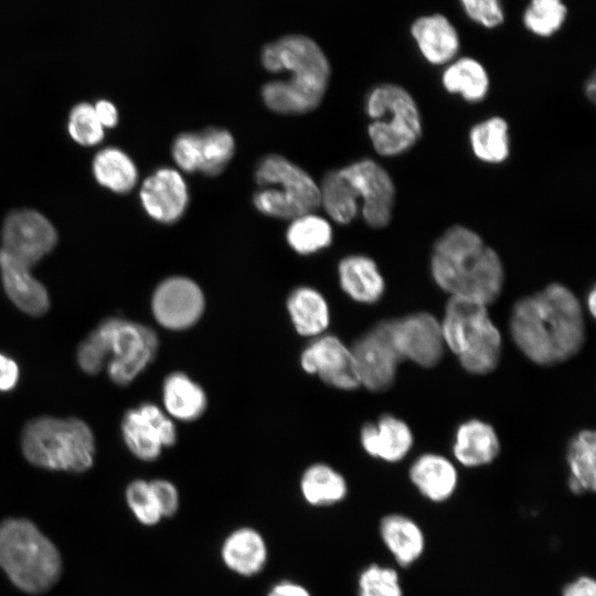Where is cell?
Instances as JSON below:
<instances>
[{"mask_svg": "<svg viewBox=\"0 0 596 596\" xmlns=\"http://www.w3.org/2000/svg\"><path fill=\"white\" fill-rule=\"evenodd\" d=\"M302 369L317 374L326 384L340 390H354L360 383L351 349L333 336L312 341L300 356Z\"/></svg>", "mask_w": 596, "mask_h": 596, "instance_id": "obj_17", "label": "cell"}, {"mask_svg": "<svg viewBox=\"0 0 596 596\" xmlns=\"http://www.w3.org/2000/svg\"><path fill=\"white\" fill-rule=\"evenodd\" d=\"M338 272L341 288L353 300L374 304L382 298L385 281L372 258L350 255L340 262Z\"/></svg>", "mask_w": 596, "mask_h": 596, "instance_id": "obj_25", "label": "cell"}, {"mask_svg": "<svg viewBox=\"0 0 596 596\" xmlns=\"http://www.w3.org/2000/svg\"><path fill=\"white\" fill-rule=\"evenodd\" d=\"M383 544L401 567L417 562L425 550L422 528L409 517L401 513L384 515L379 525Z\"/></svg>", "mask_w": 596, "mask_h": 596, "instance_id": "obj_23", "label": "cell"}, {"mask_svg": "<svg viewBox=\"0 0 596 596\" xmlns=\"http://www.w3.org/2000/svg\"><path fill=\"white\" fill-rule=\"evenodd\" d=\"M429 268L436 285L453 297L488 306L503 289L504 267L499 254L465 225H451L438 236Z\"/></svg>", "mask_w": 596, "mask_h": 596, "instance_id": "obj_2", "label": "cell"}, {"mask_svg": "<svg viewBox=\"0 0 596 596\" xmlns=\"http://www.w3.org/2000/svg\"><path fill=\"white\" fill-rule=\"evenodd\" d=\"M287 241L299 254L315 253L330 245L332 228L324 219L311 213L304 214L292 220Z\"/></svg>", "mask_w": 596, "mask_h": 596, "instance_id": "obj_35", "label": "cell"}, {"mask_svg": "<svg viewBox=\"0 0 596 596\" xmlns=\"http://www.w3.org/2000/svg\"><path fill=\"white\" fill-rule=\"evenodd\" d=\"M561 596H596V582L588 575H579L563 586Z\"/></svg>", "mask_w": 596, "mask_h": 596, "instance_id": "obj_42", "label": "cell"}, {"mask_svg": "<svg viewBox=\"0 0 596 596\" xmlns=\"http://www.w3.org/2000/svg\"><path fill=\"white\" fill-rule=\"evenodd\" d=\"M233 155L234 139L227 130L221 128L181 134L172 146V157L183 171H199L205 175L221 173Z\"/></svg>", "mask_w": 596, "mask_h": 596, "instance_id": "obj_13", "label": "cell"}, {"mask_svg": "<svg viewBox=\"0 0 596 596\" xmlns=\"http://www.w3.org/2000/svg\"><path fill=\"white\" fill-rule=\"evenodd\" d=\"M106 355L111 354L107 371L118 385L129 384L153 360L158 338L148 327L119 318H109L93 330Z\"/></svg>", "mask_w": 596, "mask_h": 596, "instance_id": "obj_9", "label": "cell"}, {"mask_svg": "<svg viewBox=\"0 0 596 596\" xmlns=\"http://www.w3.org/2000/svg\"><path fill=\"white\" fill-rule=\"evenodd\" d=\"M126 500L141 524L156 525L162 519L149 482L139 479L130 482L126 490Z\"/></svg>", "mask_w": 596, "mask_h": 596, "instance_id": "obj_39", "label": "cell"}, {"mask_svg": "<svg viewBox=\"0 0 596 596\" xmlns=\"http://www.w3.org/2000/svg\"><path fill=\"white\" fill-rule=\"evenodd\" d=\"M393 345L401 358L421 366H435L444 353L440 322L428 312L385 320Z\"/></svg>", "mask_w": 596, "mask_h": 596, "instance_id": "obj_12", "label": "cell"}, {"mask_svg": "<svg viewBox=\"0 0 596 596\" xmlns=\"http://www.w3.org/2000/svg\"><path fill=\"white\" fill-rule=\"evenodd\" d=\"M287 309L296 331L301 336H317L329 324L328 305L313 288H296L287 299Z\"/></svg>", "mask_w": 596, "mask_h": 596, "instance_id": "obj_31", "label": "cell"}, {"mask_svg": "<svg viewBox=\"0 0 596 596\" xmlns=\"http://www.w3.org/2000/svg\"><path fill=\"white\" fill-rule=\"evenodd\" d=\"M584 93H585L586 97L592 103H594L595 95H596V81H595V75L594 74H592L590 77L585 82Z\"/></svg>", "mask_w": 596, "mask_h": 596, "instance_id": "obj_46", "label": "cell"}, {"mask_svg": "<svg viewBox=\"0 0 596 596\" xmlns=\"http://www.w3.org/2000/svg\"><path fill=\"white\" fill-rule=\"evenodd\" d=\"M340 170L361 202L364 222L373 228L387 226L393 216L396 193L390 173L372 159L358 160Z\"/></svg>", "mask_w": 596, "mask_h": 596, "instance_id": "obj_10", "label": "cell"}, {"mask_svg": "<svg viewBox=\"0 0 596 596\" xmlns=\"http://www.w3.org/2000/svg\"><path fill=\"white\" fill-rule=\"evenodd\" d=\"M93 171L102 185L118 193L130 191L138 177L131 159L117 148L100 150L94 158Z\"/></svg>", "mask_w": 596, "mask_h": 596, "instance_id": "obj_34", "label": "cell"}, {"mask_svg": "<svg viewBox=\"0 0 596 596\" xmlns=\"http://www.w3.org/2000/svg\"><path fill=\"white\" fill-rule=\"evenodd\" d=\"M409 479L423 497L436 503L448 500L458 483L454 465L435 454L418 457L409 469Z\"/></svg>", "mask_w": 596, "mask_h": 596, "instance_id": "obj_24", "label": "cell"}, {"mask_svg": "<svg viewBox=\"0 0 596 596\" xmlns=\"http://www.w3.org/2000/svg\"><path fill=\"white\" fill-rule=\"evenodd\" d=\"M140 200L152 219L161 223H173L187 209V184L178 171L163 168L145 180Z\"/></svg>", "mask_w": 596, "mask_h": 596, "instance_id": "obj_18", "label": "cell"}, {"mask_svg": "<svg viewBox=\"0 0 596 596\" xmlns=\"http://www.w3.org/2000/svg\"><path fill=\"white\" fill-rule=\"evenodd\" d=\"M22 451L35 466L83 472L94 461V436L81 419L39 417L30 421L23 429Z\"/></svg>", "mask_w": 596, "mask_h": 596, "instance_id": "obj_6", "label": "cell"}, {"mask_svg": "<svg viewBox=\"0 0 596 596\" xmlns=\"http://www.w3.org/2000/svg\"><path fill=\"white\" fill-rule=\"evenodd\" d=\"M300 492L312 507H330L341 502L348 494L343 476L326 464L308 467L300 478Z\"/></svg>", "mask_w": 596, "mask_h": 596, "instance_id": "obj_30", "label": "cell"}, {"mask_svg": "<svg viewBox=\"0 0 596 596\" xmlns=\"http://www.w3.org/2000/svg\"><path fill=\"white\" fill-rule=\"evenodd\" d=\"M68 132L77 143L83 146L100 142L104 137V127L98 120L93 105L81 103L72 109Z\"/></svg>", "mask_w": 596, "mask_h": 596, "instance_id": "obj_38", "label": "cell"}, {"mask_svg": "<svg viewBox=\"0 0 596 596\" xmlns=\"http://www.w3.org/2000/svg\"><path fill=\"white\" fill-rule=\"evenodd\" d=\"M0 567L10 581L29 594L49 590L62 572L55 545L29 520L0 523Z\"/></svg>", "mask_w": 596, "mask_h": 596, "instance_id": "obj_4", "label": "cell"}, {"mask_svg": "<svg viewBox=\"0 0 596 596\" xmlns=\"http://www.w3.org/2000/svg\"><path fill=\"white\" fill-rule=\"evenodd\" d=\"M411 35L421 55L432 65H447L459 52L458 32L444 14L418 17L411 25Z\"/></svg>", "mask_w": 596, "mask_h": 596, "instance_id": "obj_20", "label": "cell"}, {"mask_svg": "<svg viewBox=\"0 0 596 596\" xmlns=\"http://www.w3.org/2000/svg\"><path fill=\"white\" fill-rule=\"evenodd\" d=\"M56 238V231L45 216L33 210H19L3 223L0 251L31 267L53 249Z\"/></svg>", "mask_w": 596, "mask_h": 596, "instance_id": "obj_11", "label": "cell"}, {"mask_svg": "<svg viewBox=\"0 0 596 596\" xmlns=\"http://www.w3.org/2000/svg\"><path fill=\"white\" fill-rule=\"evenodd\" d=\"M360 439L370 456L387 462L403 459L413 445L411 428L393 415H384L375 424H365L361 429Z\"/></svg>", "mask_w": 596, "mask_h": 596, "instance_id": "obj_21", "label": "cell"}, {"mask_svg": "<svg viewBox=\"0 0 596 596\" xmlns=\"http://www.w3.org/2000/svg\"><path fill=\"white\" fill-rule=\"evenodd\" d=\"M163 403L171 416L191 422L205 412L207 398L203 389L190 376L173 372L163 382Z\"/></svg>", "mask_w": 596, "mask_h": 596, "instance_id": "obj_29", "label": "cell"}, {"mask_svg": "<svg viewBox=\"0 0 596 596\" xmlns=\"http://www.w3.org/2000/svg\"><path fill=\"white\" fill-rule=\"evenodd\" d=\"M151 308L156 320L170 330L193 326L204 310L201 288L185 277H170L156 288Z\"/></svg>", "mask_w": 596, "mask_h": 596, "instance_id": "obj_16", "label": "cell"}, {"mask_svg": "<svg viewBox=\"0 0 596 596\" xmlns=\"http://www.w3.org/2000/svg\"><path fill=\"white\" fill-rule=\"evenodd\" d=\"M351 351L362 385L370 391L382 392L393 384L401 358L393 345L385 320L359 338Z\"/></svg>", "mask_w": 596, "mask_h": 596, "instance_id": "obj_14", "label": "cell"}, {"mask_svg": "<svg viewBox=\"0 0 596 596\" xmlns=\"http://www.w3.org/2000/svg\"><path fill=\"white\" fill-rule=\"evenodd\" d=\"M263 66L272 73L289 72L288 79H275L262 88L265 104L279 114H304L321 102L331 75L322 49L305 34H286L264 45Z\"/></svg>", "mask_w": 596, "mask_h": 596, "instance_id": "obj_3", "label": "cell"}, {"mask_svg": "<svg viewBox=\"0 0 596 596\" xmlns=\"http://www.w3.org/2000/svg\"><path fill=\"white\" fill-rule=\"evenodd\" d=\"M510 330L523 354L540 365L571 359L585 340L581 304L560 283L519 299L511 312Z\"/></svg>", "mask_w": 596, "mask_h": 596, "instance_id": "obj_1", "label": "cell"}, {"mask_svg": "<svg viewBox=\"0 0 596 596\" xmlns=\"http://www.w3.org/2000/svg\"><path fill=\"white\" fill-rule=\"evenodd\" d=\"M95 114L103 127H114L118 121L116 107L108 100H98L94 106Z\"/></svg>", "mask_w": 596, "mask_h": 596, "instance_id": "obj_45", "label": "cell"}, {"mask_svg": "<svg viewBox=\"0 0 596 596\" xmlns=\"http://www.w3.org/2000/svg\"><path fill=\"white\" fill-rule=\"evenodd\" d=\"M372 120L368 127L373 149L383 157L409 151L421 139L423 120L413 95L403 86L384 83L374 86L365 99Z\"/></svg>", "mask_w": 596, "mask_h": 596, "instance_id": "obj_7", "label": "cell"}, {"mask_svg": "<svg viewBox=\"0 0 596 596\" xmlns=\"http://www.w3.org/2000/svg\"><path fill=\"white\" fill-rule=\"evenodd\" d=\"M258 185L253 202L265 215L294 220L320 205L319 187L311 177L279 155H268L257 164Z\"/></svg>", "mask_w": 596, "mask_h": 596, "instance_id": "obj_8", "label": "cell"}, {"mask_svg": "<svg viewBox=\"0 0 596 596\" xmlns=\"http://www.w3.org/2000/svg\"><path fill=\"white\" fill-rule=\"evenodd\" d=\"M266 596H312L310 590L297 582L283 579L275 583Z\"/></svg>", "mask_w": 596, "mask_h": 596, "instance_id": "obj_44", "label": "cell"}, {"mask_svg": "<svg viewBox=\"0 0 596 596\" xmlns=\"http://www.w3.org/2000/svg\"><path fill=\"white\" fill-rule=\"evenodd\" d=\"M466 15L475 23L494 29L504 21V11L500 0H459Z\"/></svg>", "mask_w": 596, "mask_h": 596, "instance_id": "obj_40", "label": "cell"}, {"mask_svg": "<svg viewBox=\"0 0 596 596\" xmlns=\"http://www.w3.org/2000/svg\"><path fill=\"white\" fill-rule=\"evenodd\" d=\"M162 518L173 517L180 507V497L175 486L163 479L149 482Z\"/></svg>", "mask_w": 596, "mask_h": 596, "instance_id": "obj_41", "label": "cell"}, {"mask_svg": "<svg viewBox=\"0 0 596 596\" xmlns=\"http://www.w3.org/2000/svg\"><path fill=\"white\" fill-rule=\"evenodd\" d=\"M319 191L320 203L337 223L349 224L358 215L360 205L356 194L340 169L323 177Z\"/></svg>", "mask_w": 596, "mask_h": 596, "instance_id": "obj_33", "label": "cell"}, {"mask_svg": "<svg viewBox=\"0 0 596 596\" xmlns=\"http://www.w3.org/2000/svg\"><path fill=\"white\" fill-rule=\"evenodd\" d=\"M268 545L263 534L253 526H238L222 541L220 557L223 565L241 577L258 575L268 562Z\"/></svg>", "mask_w": 596, "mask_h": 596, "instance_id": "obj_19", "label": "cell"}, {"mask_svg": "<svg viewBox=\"0 0 596 596\" xmlns=\"http://www.w3.org/2000/svg\"><path fill=\"white\" fill-rule=\"evenodd\" d=\"M121 433L128 449L143 461L156 460L163 447L175 444L174 424L151 403H143L126 412Z\"/></svg>", "mask_w": 596, "mask_h": 596, "instance_id": "obj_15", "label": "cell"}, {"mask_svg": "<svg viewBox=\"0 0 596 596\" xmlns=\"http://www.w3.org/2000/svg\"><path fill=\"white\" fill-rule=\"evenodd\" d=\"M19 368L11 358L0 353V392L11 391L18 383Z\"/></svg>", "mask_w": 596, "mask_h": 596, "instance_id": "obj_43", "label": "cell"}, {"mask_svg": "<svg viewBox=\"0 0 596 596\" xmlns=\"http://www.w3.org/2000/svg\"><path fill=\"white\" fill-rule=\"evenodd\" d=\"M570 490L576 494L595 490V433L584 429L575 435L567 447Z\"/></svg>", "mask_w": 596, "mask_h": 596, "instance_id": "obj_32", "label": "cell"}, {"mask_svg": "<svg viewBox=\"0 0 596 596\" xmlns=\"http://www.w3.org/2000/svg\"><path fill=\"white\" fill-rule=\"evenodd\" d=\"M453 450L464 466L478 467L490 464L498 456L500 443L489 424L470 419L458 427Z\"/></svg>", "mask_w": 596, "mask_h": 596, "instance_id": "obj_27", "label": "cell"}, {"mask_svg": "<svg viewBox=\"0 0 596 596\" xmlns=\"http://www.w3.org/2000/svg\"><path fill=\"white\" fill-rule=\"evenodd\" d=\"M567 18L563 0H530L522 15L523 25L539 38H550L558 32Z\"/></svg>", "mask_w": 596, "mask_h": 596, "instance_id": "obj_36", "label": "cell"}, {"mask_svg": "<svg viewBox=\"0 0 596 596\" xmlns=\"http://www.w3.org/2000/svg\"><path fill=\"white\" fill-rule=\"evenodd\" d=\"M587 305H588V309H589L590 315L594 316L595 315V306H596V291H595V288H593L588 292Z\"/></svg>", "mask_w": 596, "mask_h": 596, "instance_id": "obj_47", "label": "cell"}, {"mask_svg": "<svg viewBox=\"0 0 596 596\" xmlns=\"http://www.w3.org/2000/svg\"><path fill=\"white\" fill-rule=\"evenodd\" d=\"M0 273L4 290L23 312L41 316L50 307L45 287L35 279L30 267L22 265L0 251Z\"/></svg>", "mask_w": 596, "mask_h": 596, "instance_id": "obj_22", "label": "cell"}, {"mask_svg": "<svg viewBox=\"0 0 596 596\" xmlns=\"http://www.w3.org/2000/svg\"><path fill=\"white\" fill-rule=\"evenodd\" d=\"M358 596H404L398 573L377 563L365 566L358 576Z\"/></svg>", "mask_w": 596, "mask_h": 596, "instance_id": "obj_37", "label": "cell"}, {"mask_svg": "<svg viewBox=\"0 0 596 596\" xmlns=\"http://www.w3.org/2000/svg\"><path fill=\"white\" fill-rule=\"evenodd\" d=\"M443 88L475 104L486 99L490 91V77L481 62L471 56L453 60L444 68L440 77Z\"/></svg>", "mask_w": 596, "mask_h": 596, "instance_id": "obj_26", "label": "cell"}, {"mask_svg": "<svg viewBox=\"0 0 596 596\" xmlns=\"http://www.w3.org/2000/svg\"><path fill=\"white\" fill-rule=\"evenodd\" d=\"M468 142L472 155L480 162L501 164L511 151L510 128L500 116H491L471 126Z\"/></svg>", "mask_w": 596, "mask_h": 596, "instance_id": "obj_28", "label": "cell"}, {"mask_svg": "<svg viewBox=\"0 0 596 596\" xmlns=\"http://www.w3.org/2000/svg\"><path fill=\"white\" fill-rule=\"evenodd\" d=\"M440 326L445 344L466 371L487 374L496 369L501 336L489 318L486 305L450 296Z\"/></svg>", "mask_w": 596, "mask_h": 596, "instance_id": "obj_5", "label": "cell"}]
</instances>
